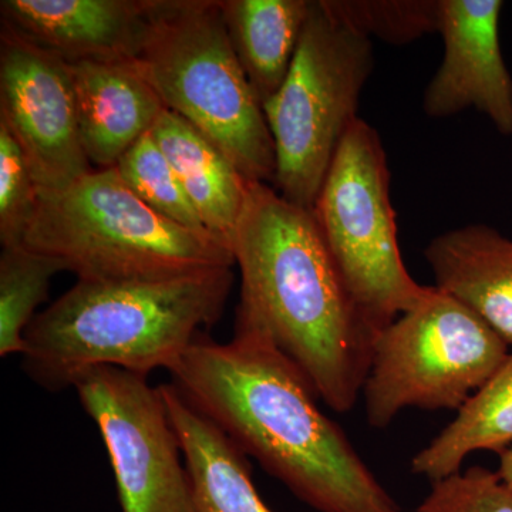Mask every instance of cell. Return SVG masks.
Wrapping results in <instances>:
<instances>
[{
	"label": "cell",
	"instance_id": "obj_15",
	"mask_svg": "<svg viewBox=\"0 0 512 512\" xmlns=\"http://www.w3.org/2000/svg\"><path fill=\"white\" fill-rule=\"evenodd\" d=\"M160 389L183 450L195 512H275L256 490L244 451L173 383Z\"/></svg>",
	"mask_w": 512,
	"mask_h": 512
},
{
	"label": "cell",
	"instance_id": "obj_14",
	"mask_svg": "<svg viewBox=\"0 0 512 512\" xmlns=\"http://www.w3.org/2000/svg\"><path fill=\"white\" fill-rule=\"evenodd\" d=\"M427 264L436 288L483 320L512 349V239L485 224L431 239Z\"/></svg>",
	"mask_w": 512,
	"mask_h": 512
},
{
	"label": "cell",
	"instance_id": "obj_16",
	"mask_svg": "<svg viewBox=\"0 0 512 512\" xmlns=\"http://www.w3.org/2000/svg\"><path fill=\"white\" fill-rule=\"evenodd\" d=\"M151 136L173 165L211 237L231 251L252 180L235 167L217 144L174 111H163Z\"/></svg>",
	"mask_w": 512,
	"mask_h": 512
},
{
	"label": "cell",
	"instance_id": "obj_2",
	"mask_svg": "<svg viewBox=\"0 0 512 512\" xmlns=\"http://www.w3.org/2000/svg\"><path fill=\"white\" fill-rule=\"evenodd\" d=\"M231 251L241 274L234 330L271 343L330 410L350 412L379 332L350 295L312 210L252 181Z\"/></svg>",
	"mask_w": 512,
	"mask_h": 512
},
{
	"label": "cell",
	"instance_id": "obj_4",
	"mask_svg": "<svg viewBox=\"0 0 512 512\" xmlns=\"http://www.w3.org/2000/svg\"><path fill=\"white\" fill-rule=\"evenodd\" d=\"M22 244L86 282L158 281L235 266L217 239L148 207L116 167L90 171L60 190H37Z\"/></svg>",
	"mask_w": 512,
	"mask_h": 512
},
{
	"label": "cell",
	"instance_id": "obj_7",
	"mask_svg": "<svg viewBox=\"0 0 512 512\" xmlns=\"http://www.w3.org/2000/svg\"><path fill=\"white\" fill-rule=\"evenodd\" d=\"M312 212L350 295L376 332L429 295L431 286L410 275L400 252L382 138L360 117L343 137Z\"/></svg>",
	"mask_w": 512,
	"mask_h": 512
},
{
	"label": "cell",
	"instance_id": "obj_13",
	"mask_svg": "<svg viewBox=\"0 0 512 512\" xmlns=\"http://www.w3.org/2000/svg\"><path fill=\"white\" fill-rule=\"evenodd\" d=\"M69 67L84 153L97 170L114 168L167 107L133 60H80Z\"/></svg>",
	"mask_w": 512,
	"mask_h": 512
},
{
	"label": "cell",
	"instance_id": "obj_3",
	"mask_svg": "<svg viewBox=\"0 0 512 512\" xmlns=\"http://www.w3.org/2000/svg\"><path fill=\"white\" fill-rule=\"evenodd\" d=\"M232 268L158 281H77L25 333L22 367L49 392L74 387L94 367L148 376L170 369L220 320Z\"/></svg>",
	"mask_w": 512,
	"mask_h": 512
},
{
	"label": "cell",
	"instance_id": "obj_12",
	"mask_svg": "<svg viewBox=\"0 0 512 512\" xmlns=\"http://www.w3.org/2000/svg\"><path fill=\"white\" fill-rule=\"evenodd\" d=\"M2 28L62 57L134 60L147 25L146 0H2Z\"/></svg>",
	"mask_w": 512,
	"mask_h": 512
},
{
	"label": "cell",
	"instance_id": "obj_18",
	"mask_svg": "<svg viewBox=\"0 0 512 512\" xmlns=\"http://www.w3.org/2000/svg\"><path fill=\"white\" fill-rule=\"evenodd\" d=\"M512 446V350L439 436L412 458V471L431 483L463 470L478 451L503 453Z\"/></svg>",
	"mask_w": 512,
	"mask_h": 512
},
{
	"label": "cell",
	"instance_id": "obj_5",
	"mask_svg": "<svg viewBox=\"0 0 512 512\" xmlns=\"http://www.w3.org/2000/svg\"><path fill=\"white\" fill-rule=\"evenodd\" d=\"M146 3V32L133 60L144 79L248 180L274 185V140L232 47L220 0Z\"/></svg>",
	"mask_w": 512,
	"mask_h": 512
},
{
	"label": "cell",
	"instance_id": "obj_9",
	"mask_svg": "<svg viewBox=\"0 0 512 512\" xmlns=\"http://www.w3.org/2000/svg\"><path fill=\"white\" fill-rule=\"evenodd\" d=\"M147 377L94 367L73 389L109 454L121 512H195L180 441Z\"/></svg>",
	"mask_w": 512,
	"mask_h": 512
},
{
	"label": "cell",
	"instance_id": "obj_8",
	"mask_svg": "<svg viewBox=\"0 0 512 512\" xmlns=\"http://www.w3.org/2000/svg\"><path fill=\"white\" fill-rule=\"evenodd\" d=\"M510 355L493 329L447 293L429 295L377 333L362 394L370 427L406 409L460 410Z\"/></svg>",
	"mask_w": 512,
	"mask_h": 512
},
{
	"label": "cell",
	"instance_id": "obj_11",
	"mask_svg": "<svg viewBox=\"0 0 512 512\" xmlns=\"http://www.w3.org/2000/svg\"><path fill=\"white\" fill-rule=\"evenodd\" d=\"M500 0H439L444 56L427 84L423 109L446 119L476 109L512 136V77L500 42Z\"/></svg>",
	"mask_w": 512,
	"mask_h": 512
},
{
	"label": "cell",
	"instance_id": "obj_6",
	"mask_svg": "<svg viewBox=\"0 0 512 512\" xmlns=\"http://www.w3.org/2000/svg\"><path fill=\"white\" fill-rule=\"evenodd\" d=\"M375 66L373 43L333 15L326 0L309 10L301 42L279 92L264 104L274 140V185L312 210L336 151L359 116Z\"/></svg>",
	"mask_w": 512,
	"mask_h": 512
},
{
	"label": "cell",
	"instance_id": "obj_20",
	"mask_svg": "<svg viewBox=\"0 0 512 512\" xmlns=\"http://www.w3.org/2000/svg\"><path fill=\"white\" fill-rule=\"evenodd\" d=\"M116 168L128 187L148 207L181 227L211 237L185 194L173 165L164 156L151 133L131 147Z\"/></svg>",
	"mask_w": 512,
	"mask_h": 512
},
{
	"label": "cell",
	"instance_id": "obj_19",
	"mask_svg": "<svg viewBox=\"0 0 512 512\" xmlns=\"http://www.w3.org/2000/svg\"><path fill=\"white\" fill-rule=\"evenodd\" d=\"M67 271L59 259L25 245L0 254V356L22 355L25 333L46 301L53 276Z\"/></svg>",
	"mask_w": 512,
	"mask_h": 512
},
{
	"label": "cell",
	"instance_id": "obj_17",
	"mask_svg": "<svg viewBox=\"0 0 512 512\" xmlns=\"http://www.w3.org/2000/svg\"><path fill=\"white\" fill-rule=\"evenodd\" d=\"M311 5V0L221 2L232 47L262 107L288 76Z\"/></svg>",
	"mask_w": 512,
	"mask_h": 512
},
{
	"label": "cell",
	"instance_id": "obj_22",
	"mask_svg": "<svg viewBox=\"0 0 512 512\" xmlns=\"http://www.w3.org/2000/svg\"><path fill=\"white\" fill-rule=\"evenodd\" d=\"M37 187L28 160L9 128L0 121V242H23L32 220Z\"/></svg>",
	"mask_w": 512,
	"mask_h": 512
},
{
	"label": "cell",
	"instance_id": "obj_24",
	"mask_svg": "<svg viewBox=\"0 0 512 512\" xmlns=\"http://www.w3.org/2000/svg\"><path fill=\"white\" fill-rule=\"evenodd\" d=\"M497 473L512 490V446L500 453V466H498Z\"/></svg>",
	"mask_w": 512,
	"mask_h": 512
},
{
	"label": "cell",
	"instance_id": "obj_21",
	"mask_svg": "<svg viewBox=\"0 0 512 512\" xmlns=\"http://www.w3.org/2000/svg\"><path fill=\"white\" fill-rule=\"evenodd\" d=\"M336 18L363 36L406 45L437 33L439 0H326Z\"/></svg>",
	"mask_w": 512,
	"mask_h": 512
},
{
	"label": "cell",
	"instance_id": "obj_10",
	"mask_svg": "<svg viewBox=\"0 0 512 512\" xmlns=\"http://www.w3.org/2000/svg\"><path fill=\"white\" fill-rule=\"evenodd\" d=\"M0 121L22 147L37 190L67 187L93 171L80 140L69 63L2 28Z\"/></svg>",
	"mask_w": 512,
	"mask_h": 512
},
{
	"label": "cell",
	"instance_id": "obj_1",
	"mask_svg": "<svg viewBox=\"0 0 512 512\" xmlns=\"http://www.w3.org/2000/svg\"><path fill=\"white\" fill-rule=\"evenodd\" d=\"M171 383L266 473L319 512H402L298 369L261 336L202 333Z\"/></svg>",
	"mask_w": 512,
	"mask_h": 512
},
{
	"label": "cell",
	"instance_id": "obj_23",
	"mask_svg": "<svg viewBox=\"0 0 512 512\" xmlns=\"http://www.w3.org/2000/svg\"><path fill=\"white\" fill-rule=\"evenodd\" d=\"M416 512H512V490L497 471L473 466L431 483Z\"/></svg>",
	"mask_w": 512,
	"mask_h": 512
}]
</instances>
